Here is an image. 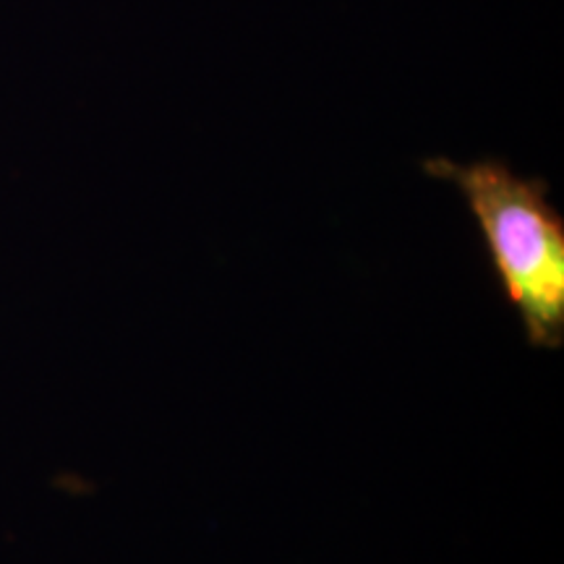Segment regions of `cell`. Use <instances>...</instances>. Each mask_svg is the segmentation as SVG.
I'll use <instances>...</instances> for the list:
<instances>
[{"mask_svg":"<svg viewBox=\"0 0 564 564\" xmlns=\"http://www.w3.org/2000/svg\"><path fill=\"white\" fill-rule=\"evenodd\" d=\"M432 178L460 192L481 230L491 270L533 348L564 343V217L541 178L502 160L423 162Z\"/></svg>","mask_w":564,"mask_h":564,"instance_id":"6da1fadb","label":"cell"}]
</instances>
